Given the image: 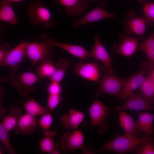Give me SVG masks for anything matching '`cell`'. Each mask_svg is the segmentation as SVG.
Listing matches in <instances>:
<instances>
[{
  "mask_svg": "<svg viewBox=\"0 0 154 154\" xmlns=\"http://www.w3.org/2000/svg\"><path fill=\"white\" fill-rule=\"evenodd\" d=\"M149 141H154V137L147 136L139 137L116 134L114 139L106 142L98 151V153L109 151L117 154L125 153L134 150L142 143Z\"/></svg>",
  "mask_w": 154,
  "mask_h": 154,
  "instance_id": "obj_1",
  "label": "cell"
},
{
  "mask_svg": "<svg viewBox=\"0 0 154 154\" xmlns=\"http://www.w3.org/2000/svg\"><path fill=\"white\" fill-rule=\"evenodd\" d=\"M39 79L35 73L30 72L19 74L12 71L6 76L1 78L0 81L9 82L19 95L25 97L36 89L35 84Z\"/></svg>",
  "mask_w": 154,
  "mask_h": 154,
  "instance_id": "obj_2",
  "label": "cell"
},
{
  "mask_svg": "<svg viewBox=\"0 0 154 154\" xmlns=\"http://www.w3.org/2000/svg\"><path fill=\"white\" fill-rule=\"evenodd\" d=\"M112 112L109 108L97 98H95L88 111L90 123L84 124V127L88 128L94 126L97 128L99 133L105 134L109 127L106 119Z\"/></svg>",
  "mask_w": 154,
  "mask_h": 154,
  "instance_id": "obj_3",
  "label": "cell"
},
{
  "mask_svg": "<svg viewBox=\"0 0 154 154\" xmlns=\"http://www.w3.org/2000/svg\"><path fill=\"white\" fill-rule=\"evenodd\" d=\"M26 14L30 22L35 26L41 25L46 29L53 27L55 23L52 20L50 11L45 7L42 2L35 1L29 6Z\"/></svg>",
  "mask_w": 154,
  "mask_h": 154,
  "instance_id": "obj_4",
  "label": "cell"
},
{
  "mask_svg": "<svg viewBox=\"0 0 154 154\" xmlns=\"http://www.w3.org/2000/svg\"><path fill=\"white\" fill-rule=\"evenodd\" d=\"M100 77V86L94 94L95 98L104 94L116 96L126 80V78H120L108 71H101Z\"/></svg>",
  "mask_w": 154,
  "mask_h": 154,
  "instance_id": "obj_5",
  "label": "cell"
},
{
  "mask_svg": "<svg viewBox=\"0 0 154 154\" xmlns=\"http://www.w3.org/2000/svg\"><path fill=\"white\" fill-rule=\"evenodd\" d=\"M60 145L65 153L71 152L78 149H81L84 154L98 153V151L87 147L84 145L83 133L77 129L73 130L72 132L64 133L60 141Z\"/></svg>",
  "mask_w": 154,
  "mask_h": 154,
  "instance_id": "obj_6",
  "label": "cell"
},
{
  "mask_svg": "<svg viewBox=\"0 0 154 154\" xmlns=\"http://www.w3.org/2000/svg\"><path fill=\"white\" fill-rule=\"evenodd\" d=\"M26 52L32 66L38 62L52 60L55 54L53 46H48L42 42H27Z\"/></svg>",
  "mask_w": 154,
  "mask_h": 154,
  "instance_id": "obj_7",
  "label": "cell"
},
{
  "mask_svg": "<svg viewBox=\"0 0 154 154\" xmlns=\"http://www.w3.org/2000/svg\"><path fill=\"white\" fill-rule=\"evenodd\" d=\"M141 68L139 71L131 76L126 80L123 88L116 96L117 98L125 100L128 95L139 88L151 72L148 68V63H143Z\"/></svg>",
  "mask_w": 154,
  "mask_h": 154,
  "instance_id": "obj_8",
  "label": "cell"
},
{
  "mask_svg": "<svg viewBox=\"0 0 154 154\" xmlns=\"http://www.w3.org/2000/svg\"><path fill=\"white\" fill-rule=\"evenodd\" d=\"M123 31L119 34L118 37L121 42L115 44L112 47L113 52L117 54L127 58L131 56L139 47L141 37H131Z\"/></svg>",
  "mask_w": 154,
  "mask_h": 154,
  "instance_id": "obj_9",
  "label": "cell"
},
{
  "mask_svg": "<svg viewBox=\"0 0 154 154\" xmlns=\"http://www.w3.org/2000/svg\"><path fill=\"white\" fill-rule=\"evenodd\" d=\"M27 42H21L7 53L2 61L1 66L7 67L12 71L17 72L20 64L27 57L26 46Z\"/></svg>",
  "mask_w": 154,
  "mask_h": 154,
  "instance_id": "obj_10",
  "label": "cell"
},
{
  "mask_svg": "<svg viewBox=\"0 0 154 154\" xmlns=\"http://www.w3.org/2000/svg\"><path fill=\"white\" fill-rule=\"evenodd\" d=\"M125 27L124 31L129 35L133 33L143 37L147 23L144 15L137 17L134 11H128L125 15L123 23Z\"/></svg>",
  "mask_w": 154,
  "mask_h": 154,
  "instance_id": "obj_11",
  "label": "cell"
},
{
  "mask_svg": "<svg viewBox=\"0 0 154 154\" xmlns=\"http://www.w3.org/2000/svg\"><path fill=\"white\" fill-rule=\"evenodd\" d=\"M41 41L48 46L60 48L69 54L79 58L82 61L90 57V52L84 47L80 45L62 43L49 37L47 34L43 33L41 35Z\"/></svg>",
  "mask_w": 154,
  "mask_h": 154,
  "instance_id": "obj_12",
  "label": "cell"
},
{
  "mask_svg": "<svg viewBox=\"0 0 154 154\" xmlns=\"http://www.w3.org/2000/svg\"><path fill=\"white\" fill-rule=\"evenodd\" d=\"M107 6L106 3L102 1L98 6L91 10L80 19L74 21L73 24L74 27L77 28L85 24L116 17L115 14L108 12L104 9V7Z\"/></svg>",
  "mask_w": 154,
  "mask_h": 154,
  "instance_id": "obj_13",
  "label": "cell"
},
{
  "mask_svg": "<svg viewBox=\"0 0 154 154\" xmlns=\"http://www.w3.org/2000/svg\"><path fill=\"white\" fill-rule=\"evenodd\" d=\"M98 60L95 59L93 62L83 64L80 61L74 66L75 72L80 77L90 81L100 84V68Z\"/></svg>",
  "mask_w": 154,
  "mask_h": 154,
  "instance_id": "obj_14",
  "label": "cell"
},
{
  "mask_svg": "<svg viewBox=\"0 0 154 154\" xmlns=\"http://www.w3.org/2000/svg\"><path fill=\"white\" fill-rule=\"evenodd\" d=\"M125 103L121 105L117 106L114 111L119 112L125 110L139 111H154V106L149 103L137 94L133 92L126 97Z\"/></svg>",
  "mask_w": 154,
  "mask_h": 154,
  "instance_id": "obj_15",
  "label": "cell"
},
{
  "mask_svg": "<svg viewBox=\"0 0 154 154\" xmlns=\"http://www.w3.org/2000/svg\"><path fill=\"white\" fill-rule=\"evenodd\" d=\"M100 35L99 33L95 34L94 44L91 52H90V57L100 60L108 71L113 73L112 58L102 44Z\"/></svg>",
  "mask_w": 154,
  "mask_h": 154,
  "instance_id": "obj_16",
  "label": "cell"
},
{
  "mask_svg": "<svg viewBox=\"0 0 154 154\" xmlns=\"http://www.w3.org/2000/svg\"><path fill=\"white\" fill-rule=\"evenodd\" d=\"M38 125L35 117L26 113L20 117L14 129L17 133L27 135L33 133Z\"/></svg>",
  "mask_w": 154,
  "mask_h": 154,
  "instance_id": "obj_17",
  "label": "cell"
},
{
  "mask_svg": "<svg viewBox=\"0 0 154 154\" xmlns=\"http://www.w3.org/2000/svg\"><path fill=\"white\" fill-rule=\"evenodd\" d=\"M118 115L120 126L124 131V134L141 137L143 132L138 127L132 116L123 111L119 112Z\"/></svg>",
  "mask_w": 154,
  "mask_h": 154,
  "instance_id": "obj_18",
  "label": "cell"
},
{
  "mask_svg": "<svg viewBox=\"0 0 154 154\" xmlns=\"http://www.w3.org/2000/svg\"><path fill=\"white\" fill-rule=\"evenodd\" d=\"M88 0H54V4L65 7V13L69 16L79 15L85 11L87 6Z\"/></svg>",
  "mask_w": 154,
  "mask_h": 154,
  "instance_id": "obj_19",
  "label": "cell"
},
{
  "mask_svg": "<svg viewBox=\"0 0 154 154\" xmlns=\"http://www.w3.org/2000/svg\"><path fill=\"white\" fill-rule=\"evenodd\" d=\"M85 114L75 109L69 110L68 114L62 116L60 119V122L63 127L66 129L70 128L73 130L77 129L83 121Z\"/></svg>",
  "mask_w": 154,
  "mask_h": 154,
  "instance_id": "obj_20",
  "label": "cell"
},
{
  "mask_svg": "<svg viewBox=\"0 0 154 154\" xmlns=\"http://www.w3.org/2000/svg\"><path fill=\"white\" fill-rule=\"evenodd\" d=\"M44 138L39 142L40 150L43 153L51 154H58V145L54 140L56 135V132L53 131L43 132Z\"/></svg>",
  "mask_w": 154,
  "mask_h": 154,
  "instance_id": "obj_21",
  "label": "cell"
},
{
  "mask_svg": "<svg viewBox=\"0 0 154 154\" xmlns=\"http://www.w3.org/2000/svg\"><path fill=\"white\" fill-rule=\"evenodd\" d=\"M137 94L153 105L154 103V86L152 71L144 80Z\"/></svg>",
  "mask_w": 154,
  "mask_h": 154,
  "instance_id": "obj_22",
  "label": "cell"
},
{
  "mask_svg": "<svg viewBox=\"0 0 154 154\" xmlns=\"http://www.w3.org/2000/svg\"><path fill=\"white\" fill-rule=\"evenodd\" d=\"M154 114L146 112L138 114V119L136 122L139 129L147 136L153 135L154 133L153 122Z\"/></svg>",
  "mask_w": 154,
  "mask_h": 154,
  "instance_id": "obj_23",
  "label": "cell"
},
{
  "mask_svg": "<svg viewBox=\"0 0 154 154\" xmlns=\"http://www.w3.org/2000/svg\"><path fill=\"white\" fill-rule=\"evenodd\" d=\"M9 109L8 114L5 116L0 123L9 132L14 129L19 118L22 114L21 109L17 106L11 105Z\"/></svg>",
  "mask_w": 154,
  "mask_h": 154,
  "instance_id": "obj_24",
  "label": "cell"
},
{
  "mask_svg": "<svg viewBox=\"0 0 154 154\" xmlns=\"http://www.w3.org/2000/svg\"><path fill=\"white\" fill-rule=\"evenodd\" d=\"M0 21L6 22L12 25L19 23L12 4L0 3Z\"/></svg>",
  "mask_w": 154,
  "mask_h": 154,
  "instance_id": "obj_25",
  "label": "cell"
},
{
  "mask_svg": "<svg viewBox=\"0 0 154 154\" xmlns=\"http://www.w3.org/2000/svg\"><path fill=\"white\" fill-rule=\"evenodd\" d=\"M56 70V64L52 60H46L40 62L35 69V74L40 79H47L52 76Z\"/></svg>",
  "mask_w": 154,
  "mask_h": 154,
  "instance_id": "obj_26",
  "label": "cell"
},
{
  "mask_svg": "<svg viewBox=\"0 0 154 154\" xmlns=\"http://www.w3.org/2000/svg\"><path fill=\"white\" fill-rule=\"evenodd\" d=\"M26 113L35 117L40 116L48 112L46 107L42 106L33 98H28L23 103Z\"/></svg>",
  "mask_w": 154,
  "mask_h": 154,
  "instance_id": "obj_27",
  "label": "cell"
},
{
  "mask_svg": "<svg viewBox=\"0 0 154 154\" xmlns=\"http://www.w3.org/2000/svg\"><path fill=\"white\" fill-rule=\"evenodd\" d=\"M71 65V62L67 59H60L56 64V70L54 74L47 79L50 82L60 83L62 80L67 69Z\"/></svg>",
  "mask_w": 154,
  "mask_h": 154,
  "instance_id": "obj_28",
  "label": "cell"
},
{
  "mask_svg": "<svg viewBox=\"0 0 154 154\" xmlns=\"http://www.w3.org/2000/svg\"><path fill=\"white\" fill-rule=\"evenodd\" d=\"M7 130L0 123V140L9 154H15L17 152L10 142L9 134Z\"/></svg>",
  "mask_w": 154,
  "mask_h": 154,
  "instance_id": "obj_29",
  "label": "cell"
},
{
  "mask_svg": "<svg viewBox=\"0 0 154 154\" xmlns=\"http://www.w3.org/2000/svg\"><path fill=\"white\" fill-rule=\"evenodd\" d=\"M51 113L47 112L41 116L38 121V125L40 129L43 132L50 130L53 118Z\"/></svg>",
  "mask_w": 154,
  "mask_h": 154,
  "instance_id": "obj_30",
  "label": "cell"
},
{
  "mask_svg": "<svg viewBox=\"0 0 154 154\" xmlns=\"http://www.w3.org/2000/svg\"><path fill=\"white\" fill-rule=\"evenodd\" d=\"M147 24L154 26V3L148 2L142 5Z\"/></svg>",
  "mask_w": 154,
  "mask_h": 154,
  "instance_id": "obj_31",
  "label": "cell"
},
{
  "mask_svg": "<svg viewBox=\"0 0 154 154\" xmlns=\"http://www.w3.org/2000/svg\"><path fill=\"white\" fill-rule=\"evenodd\" d=\"M153 141H149L143 143L135 149L134 153L137 154H154Z\"/></svg>",
  "mask_w": 154,
  "mask_h": 154,
  "instance_id": "obj_32",
  "label": "cell"
},
{
  "mask_svg": "<svg viewBox=\"0 0 154 154\" xmlns=\"http://www.w3.org/2000/svg\"><path fill=\"white\" fill-rule=\"evenodd\" d=\"M61 95L48 94L46 108L48 112L51 113L62 101Z\"/></svg>",
  "mask_w": 154,
  "mask_h": 154,
  "instance_id": "obj_33",
  "label": "cell"
},
{
  "mask_svg": "<svg viewBox=\"0 0 154 154\" xmlns=\"http://www.w3.org/2000/svg\"><path fill=\"white\" fill-rule=\"evenodd\" d=\"M139 48L142 52L148 50H154V33L139 43Z\"/></svg>",
  "mask_w": 154,
  "mask_h": 154,
  "instance_id": "obj_34",
  "label": "cell"
},
{
  "mask_svg": "<svg viewBox=\"0 0 154 154\" xmlns=\"http://www.w3.org/2000/svg\"><path fill=\"white\" fill-rule=\"evenodd\" d=\"M62 91V87L60 83L50 82L47 87V91L48 94L61 95Z\"/></svg>",
  "mask_w": 154,
  "mask_h": 154,
  "instance_id": "obj_35",
  "label": "cell"
},
{
  "mask_svg": "<svg viewBox=\"0 0 154 154\" xmlns=\"http://www.w3.org/2000/svg\"><path fill=\"white\" fill-rule=\"evenodd\" d=\"M10 44L8 43H5L0 45V62L3 60L5 56L10 50Z\"/></svg>",
  "mask_w": 154,
  "mask_h": 154,
  "instance_id": "obj_36",
  "label": "cell"
},
{
  "mask_svg": "<svg viewBox=\"0 0 154 154\" xmlns=\"http://www.w3.org/2000/svg\"><path fill=\"white\" fill-rule=\"evenodd\" d=\"M144 53L147 55L148 60V68L151 71L154 69V50H148Z\"/></svg>",
  "mask_w": 154,
  "mask_h": 154,
  "instance_id": "obj_37",
  "label": "cell"
},
{
  "mask_svg": "<svg viewBox=\"0 0 154 154\" xmlns=\"http://www.w3.org/2000/svg\"><path fill=\"white\" fill-rule=\"evenodd\" d=\"M25 0H0V3H7L12 4L13 3L22 1Z\"/></svg>",
  "mask_w": 154,
  "mask_h": 154,
  "instance_id": "obj_38",
  "label": "cell"
},
{
  "mask_svg": "<svg viewBox=\"0 0 154 154\" xmlns=\"http://www.w3.org/2000/svg\"><path fill=\"white\" fill-rule=\"evenodd\" d=\"M143 4L149 2V0H137Z\"/></svg>",
  "mask_w": 154,
  "mask_h": 154,
  "instance_id": "obj_39",
  "label": "cell"
},
{
  "mask_svg": "<svg viewBox=\"0 0 154 154\" xmlns=\"http://www.w3.org/2000/svg\"><path fill=\"white\" fill-rule=\"evenodd\" d=\"M2 153V147L0 146V154H1Z\"/></svg>",
  "mask_w": 154,
  "mask_h": 154,
  "instance_id": "obj_40",
  "label": "cell"
},
{
  "mask_svg": "<svg viewBox=\"0 0 154 154\" xmlns=\"http://www.w3.org/2000/svg\"><path fill=\"white\" fill-rule=\"evenodd\" d=\"M152 76H153V78H154V69L152 71Z\"/></svg>",
  "mask_w": 154,
  "mask_h": 154,
  "instance_id": "obj_41",
  "label": "cell"
},
{
  "mask_svg": "<svg viewBox=\"0 0 154 154\" xmlns=\"http://www.w3.org/2000/svg\"><path fill=\"white\" fill-rule=\"evenodd\" d=\"M102 0H88V1H101Z\"/></svg>",
  "mask_w": 154,
  "mask_h": 154,
  "instance_id": "obj_42",
  "label": "cell"
},
{
  "mask_svg": "<svg viewBox=\"0 0 154 154\" xmlns=\"http://www.w3.org/2000/svg\"><path fill=\"white\" fill-rule=\"evenodd\" d=\"M153 77V76H152ZM153 78V85H154V78Z\"/></svg>",
  "mask_w": 154,
  "mask_h": 154,
  "instance_id": "obj_43",
  "label": "cell"
}]
</instances>
